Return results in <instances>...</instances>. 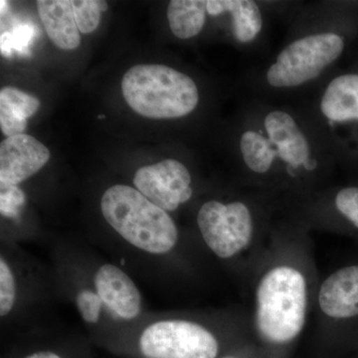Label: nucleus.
Returning a JSON list of instances; mask_svg holds the SVG:
<instances>
[{
  "label": "nucleus",
  "mask_w": 358,
  "mask_h": 358,
  "mask_svg": "<svg viewBox=\"0 0 358 358\" xmlns=\"http://www.w3.org/2000/svg\"><path fill=\"white\" fill-rule=\"evenodd\" d=\"M288 24L281 48L246 77V95L298 102L338 70L357 28L348 6L334 1L301 2Z\"/></svg>",
  "instance_id": "obj_1"
},
{
  "label": "nucleus",
  "mask_w": 358,
  "mask_h": 358,
  "mask_svg": "<svg viewBox=\"0 0 358 358\" xmlns=\"http://www.w3.org/2000/svg\"><path fill=\"white\" fill-rule=\"evenodd\" d=\"M231 133L232 155L252 178L308 180L336 164L312 120L294 103L245 95Z\"/></svg>",
  "instance_id": "obj_2"
},
{
  "label": "nucleus",
  "mask_w": 358,
  "mask_h": 358,
  "mask_svg": "<svg viewBox=\"0 0 358 358\" xmlns=\"http://www.w3.org/2000/svg\"><path fill=\"white\" fill-rule=\"evenodd\" d=\"M308 115L336 162L358 159V70H336L293 103Z\"/></svg>",
  "instance_id": "obj_3"
},
{
  "label": "nucleus",
  "mask_w": 358,
  "mask_h": 358,
  "mask_svg": "<svg viewBox=\"0 0 358 358\" xmlns=\"http://www.w3.org/2000/svg\"><path fill=\"white\" fill-rule=\"evenodd\" d=\"M106 222L134 250L157 257L171 253L178 245V226L160 208L131 186H110L101 199Z\"/></svg>",
  "instance_id": "obj_4"
},
{
  "label": "nucleus",
  "mask_w": 358,
  "mask_h": 358,
  "mask_svg": "<svg viewBox=\"0 0 358 358\" xmlns=\"http://www.w3.org/2000/svg\"><path fill=\"white\" fill-rule=\"evenodd\" d=\"M122 91L129 107L148 119H182L201 101L197 82L166 65L134 66L122 78Z\"/></svg>",
  "instance_id": "obj_5"
},
{
  "label": "nucleus",
  "mask_w": 358,
  "mask_h": 358,
  "mask_svg": "<svg viewBox=\"0 0 358 358\" xmlns=\"http://www.w3.org/2000/svg\"><path fill=\"white\" fill-rule=\"evenodd\" d=\"M307 308L303 275L289 267L271 270L257 289V327L266 341L286 343L303 329Z\"/></svg>",
  "instance_id": "obj_6"
},
{
  "label": "nucleus",
  "mask_w": 358,
  "mask_h": 358,
  "mask_svg": "<svg viewBox=\"0 0 358 358\" xmlns=\"http://www.w3.org/2000/svg\"><path fill=\"white\" fill-rule=\"evenodd\" d=\"M138 350L145 358H216L219 345L213 334L197 322L164 319L141 329Z\"/></svg>",
  "instance_id": "obj_7"
},
{
  "label": "nucleus",
  "mask_w": 358,
  "mask_h": 358,
  "mask_svg": "<svg viewBox=\"0 0 358 358\" xmlns=\"http://www.w3.org/2000/svg\"><path fill=\"white\" fill-rule=\"evenodd\" d=\"M196 223L205 243L221 259L236 255L253 236V212L242 200L204 202L197 212Z\"/></svg>",
  "instance_id": "obj_8"
},
{
  "label": "nucleus",
  "mask_w": 358,
  "mask_h": 358,
  "mask_svg": "<svg viewBox=\"0 0 358 358\" xmlns=\"http://www.w3.org/2000/svg\"><path fill=\"white\" fill-rule=\"evenodd\" d=\"M133 182L136 189L166 212L178 210L192 199L194 192L187 166L174 159L141 167Z\"/></svg>",
  "instance_id": "obj_9"
},
{
  "label": "nucleus",
  "mask_w": 358,
  "mask_h": 358,
  "mask_svg": "<svg viewBox=\"0 0 358 358\" xmlns=\"http://www.w3.org/2000/svg\"><path fill=\"white\" fill-rule=\"evenodd\" d=\"M90 285L102 301L106 319L117 324H131L143 313V296L131 275L113 263L94 270Z\"/></svg>",
  "instance_id": "obj_10"
},
{
  "label": "nucleus",
  "mask_w": 358,
  "mask_h": 358,
  "mask_svg": "<svg viewBox=\"0 0 358 358\" xmlns=\"http://www.w3.org/2000/svg\"><path fill=\"white\" fill-rule=\"evenodd\" d=\"M50 152L38 140L22 134L0 145V188L14 187L31 178L48 162Z\"/></svg>",
  "instance_id": "obj_11"
},
{
  "label": "nucleus",
  "mask_w": 358,
  "mask_h": 358,
  "mask_svg": "<svg viewBox=\"0 0 358 358\" xmlns=\"http://www.w3.org/2000/svg\"><path fill=\"white\" fill-rule=\"evenodd\" d=\"M319 301L322 312L334 319L358 317V266L329 275L322 285Z\"/></svg>",
  "instance_id": "obj_12"
},
{
  "label": "nucleus",
  "mask_w": 358,
  "mask_h": 358,
  "mask_svg": "<svg viewBox=\"0 0 358 358\" xmlns=\"http://www.w3.org/2000/svg\"><path fill=\"white\" fill-rule=\"evenodd\" d=\"M36 4L40 18L51 41L63 50L78 48L81 36L75 20L72 1L38 0Z\"/></svg>",
  "instance_id": "obj_13"
},
{
  "label": "nucleus",
  "mask_w": 358,
  "mask_h": 358,
  "mask_svg": "<svg viewBox=\"0 0 358 358\" xmlns=\"http://www.w3.org/2000/svg\"><path fill=\"white\" fill-rule=\"evenodd\" d=\"M38 99L13 87L0 91V127L7 138L22 134L27 120L39 109Z\"/></svg>",
  "instance_id": "obj_14"
},
{
  "label": "nucleus",
  "mask_w": 358,
  "mask_h": 358,
  "mask_svg": "<svg viewBox=\"0 0 358 358\" xmlns=\"http://www.w3.org/2000/svg\"><path fill=\"white\" fill-rule=\"evenodd\" d=\"M207 15V0H173L167 7L169 28L180 40L199 36L206 25Z\"/></svg>",
  "instance_id": "obj_15"
},
{
  "label": "nucleus",
  "mask_w": 358,
  "mask_h": 358,
  "mask_svg": "<svg viewBox=\"0 0 358 358\" xmlns=\"http://www.w3.org/2000/svg\"><path fill=\"white\" fill-rule=\"evenodd\" d=\"M17 274L13 258L2 251L0 256V317L1 322L13 317L17 308Z\"/></svg>",
  "instance_id": "obj_16"
},
{
  "label": "nucleus",
  "mask_w": 358,
  "mask_h": 358,
  "mask_svg": "<svg viewBox=\"0 0 358 358\" xmlns=\"http://www.w3.org/2000/svg\"><path fill=\"white\" fill-rule=\"evenodd\" d=\"M73 301L80 317L88 326H99L106 319L102 301L91 285L76 287L73 294Z\"/></svg>",
  "instance_id": "obj_17"
},
{
  "label": "nucleus",
  "mask_w": 358,
  "mask_h": 358,
  "mask_svg": "<svg viewBox=\"0 0 358 358\" xmlns=\"http://www.w3.org/2000/svg\"><path fill=\"white\" fill-rule=\"evenodd\" d=\"M78 29L84 34L95 31L100 24L101 10L96 0H74L72 1Z\"/></svg>",
  "instance_id": "obj_18"
},
{
  "label": "nucleus",
  "mask_w": 358,
  "mask_h": 358,
  "mask_svg": "<svg viewBox=\"0 0 358 358\" xmlns=\"http://www.w3.org/2000/svg\"><path fill=\"white\" fill-rule=\"evenodd\" d=\"M333 205L338 215L358 229V186L339 188L334 195Z\"/></svg>",
  "instance_id": "obj_19"
},
{
  "label": "nucleus",
  "mask_w": 358,
  "mask_h": 358,
  "mask_svg": "<svg viewBox=\"0 0 358 358\" xmlns=\"http://www.w3.org/2000/svg\"><path fill=\"white\" fill-rule=\"evenodd\" d=\"M25 201L24 192L17 186L1 189V194H0L1 215L16 220L20 218V210L25 204Z\"/></svg>",
  "instance_id": "obj_20"
},
{
  "label": "nucleus",
  "mask_w": 358,
  "mask_h": 358,
  "mask_svg": "<svg viewBox=\"0 0 358 358\" xmlns=\"http://www.w3.org/2000/svg\"><path fill=\"white\" fill-rule=\"evenodd\" d=\"M33 35H34V30L30 26L23 25L14 27L13 32L10 33L13 49H16L17 51H25L26 46L29 43Z\"/></svg>",
  "instance_id": "obj_21"
},
{
  "label": "nucleus",
  "mask_w": 358,
  "mask_h": 358,
  "mask_svg": "<svg viewBox=\"0 0 358 358\" xmlns=\"http://www.w3.org/2000/svg\"><path fill=\"white\" fill-rule=\"evenodd\" d=\"M21 358H66L58 350L53 348H38V350H32V352L26 353Z\"/></svg>",
  "instance_id": "obj_22"
},
{
  "label": "nucleus",
  "mask_w": 358,
  "mask_h": 358,
  "mask_svg": "<svg viewBox=\"0 0 358 358\" xmlns=\"http://www.w3.org/2000/svg\"><path fill=\"white\" fill-rule=\"evenodd\" d=\"M13 42H11L10 33H4L1 36L2 55L9 57L13 54Z\"/></svg>",
  "instance_id": "obj_23"
},
{
  "label": "nucleus",
  "mask_w": 358,
  "mask_h": 358,
  "mask_svg": "<svg viewBox=\"0 0 358 358\" xmlns=\"http://www.w3.org/2000/svg\"><path fill=\"white\" fill-rule=\"evenodd\" d=\"M99 6H100L101 10H102V13L103 11L107 10L108 9V4L106 1H99Z\"/></svg>",
  "instance_id": "obj_24"
},
{
  "label": "nucleus",
  "mask_w": 358,
  "mask_h": 358,
  "mask_svg": "<svg viewBox=\"0 0 358 358\" xmlns=\"http://www.w3.org/2000/svg\"><path fill=\"white\" fill-rule=\"evenodd\" d=\"M103 117H105V115H99L98 119H103Z\"/></svg>",
  "instance_id": "obj_25"
},
{
  "label": "nucleus",
  "mask_w": 358,
  "mask_h": 358,
  "mask_svg": "<svg viewBox=\"0 0 358 358\" xmlns=\"http://www.w3.org/2000/svg\"><path fill=\"white\" fill-rule=\"evenodd\" d=\"M226 358H231V357H226Z\"/></svg>",
  "instance_id": "obj_26"
}]
</instances>
